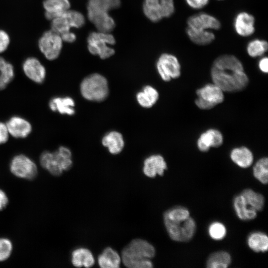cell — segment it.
<instances>
[{"label": "cell", "mask_w": 268, "mask_h": 268, "mask_svg": "<svg viewBox=\"0 0 268 268\" xmlns=\"http://www.w3.org/2000/svg\"><path fill=\"white\" fill-rule=\"evenodd\" d=\"M210 74L213 83L224 92L240 91L249 83V78L241 62L231 55H223L217 58L212 64Z\"/></svg>", "instance_id": "cell-1"}, {"label": "cell", "mask_w": 268, "mask_h": 268, "mask_svg": "<svg viewBox=\"0 0 268 268\" xmlns=\"http://www.w3.org/2000/svg\"><path fill=\"white\" fill-rule=\"evenodd\" d=\"M163 221L169 237L174 241L188 242L195 233L196 222L185 207L175 206L167 210L163 214Z\"/></svg>", "instance_id": "cell-2"}, {"label": "cell", "mask_w": 268, "mask_h": 268, "mask_svg": "<svg viewBox=\"0 0 268 268\" xmlns=\"http://www.w3.org/2000/svg\"><path fill=\"white\" fill-rule=\"evenodd\" d=\"M155 254L154 247L146 240L134 239L122 250L121 261L129 268H151L150 259Z\"/></svg>", "instance_id": "cell-3"}, {"label": "cell", "mask_w": 268, "mask_h": 268, "mask_svg": "<svg viewBox=\"0 0 268 268\" xmlns=\"http://www.w3.org/2000/svg\"><path fill=\"white\" fill-rule=\"evenodd\" d=\"M120 5V0H88L87 17L97 31L110 33L115 28V22L109 12Z\"/></svg>", "instance_id": "cell-4"}, {"label": "cell", "mask_w": 268, "mask_h": 268, "mask_svg": "<svg viewBox=\"0 0 268 268\" xmlns=\"http://www.w3.org/2000/svg\"><path fill=\"white\" fill-rule=\"evenodd\" d=\"M71 152L65 146H61L53 152H43L40 157L41 165L54 176L61 175L64 171L69 170L72 165Z\"/></svg>", "instance_id": "cell-5"}, {"label": "cell", "mask_w": 268, "mask_h": 268, "mask_svg": "<svg viewBox=\"0 0 268 268\" xmlns=\"http://www.w3.org/2000/svg\"><path fill=\"white\" fill-rule=\"evenodd\" d=\"M80 90L82 96L86 100L96 102L104 100L109 94L108 81L99 73L86 76L81 82Z\"/></svg>", "instance_id": "cell-6"}, {"label": "cell", "mask_w": 268, "mask_h": 268, "mask_svg": "<svg viewBox=\"0 0 268 268\" xmlns=\"http://www.w3.org/2000/svg\"><path fill=\"white\" fill-rule=\"evenodd\" d=\"M115 42L114 37L109 32L94 31L87 37V48L91 54L98 55L101 59H106L114 54V49L109 45H114Z\"/></svg>", "instance_id": "cell-7"}, {"label": "cell", "mask_w": 268, "mask_h": 268, "mask_svg": "<svg viewBox=\"0 0 268 268\" xmlns=\"http://www.w3.org/2000/svg\"><path fill=\"white\" fill-rule=\"evenodd\" d=\"M223 93L217 85L208 83L197 90L198 98L195 100V104L200 109H211L224 101Z\"/></svg>", "instance_id": "cell-8"}, {"label": "cell", "mask_w": 268, "mask_h": 268, "mask_svg": "<svg viewBox=\"0 0 268 268\" xmlns=\"http://www.w3.org/2000/svg\"><path fill=\"white\" fill-rule=\"evenodd\" d=\"M51 21V29L61 35L70 31L72 28L81 27L85 21L84 15L81 12L68 9Z\"/></svg>", "instance_id": "cell-9"}, {"label": "cell", "mask_w": 268, "mask_h": 268, "mask_svg": "<svg viewBox=\"0 0 268 268\" xmlns=\"http://www.w3.org/2000/svg\"><path fill=\"white\" fill-rule=\"evenodd\" d=\"M63 42L60 35L50 29L42 35L38 40V45L45 58L53 61L60 56Z\"/></svg>", "instance_id": "cell-10"}, {"label": "cell", "mask_w": 268, "mask_h": 268, "mask_svg": "<svg viewBox=\"0 0 268 268\" xmlns=\"http://www.w3.org/2000/svg\"><path fill=\"white\" fill-rule=\"evenodd\" d=\"M157 71L162 80L169 81L181 75V65L174 55L164 53L160 56L156 63Z\"/></svg>", "instance_id": "cell-11"}, {"label": "cell", "mask_w": 268, "mask_h": 268, "mask_svg": "<svg viewBox=\"0 0 268 268\" xmlns=\"http://www.w3.org/2000/svg\"><path fill=\"white\" fill-rule=\"evenodd\" d=\"M10 170L17 177L28 180L35 178L38 173L36 164L24 154L17 155L12 159Z\"/></svg>", "instance_id": "cell-12"}, {"label": "cell", "mask_w": 268, "mask_h": 268, "mask_svg": "<svg viewBox=\"0 0 268 268\" xmlns=\"http://www.w3.org/2000/svg\"><path fill=\"white\" fill-rule=\"evenodd\" d=\"M188 28L193 30H217L220 28V21L213 16L200 13L190 16L187 20Z\"/></svg>", "instance_id": "cell-13"}, {"label": "cell", "mask_w": 268, "mask_h": 268, "mask_svg": "<svg viewBox=\"0 0 268 268\" xmlns=\"http://www.w3.org/2000/svg\"><path fill=\"white\" fill-rule=\"evenodd\" d=\"M22 69L26 76L37 83H42L45 79L46 70L40 61L35 57L26 59L22 64Z\"/></svg>", "instance_id": "cell-14"}, {"label": "cell", "mask_w": 268, "mask_h": 268, "mask_svg": "<svg viewBox=\"0 0 268 268\" xmlns=\"http://www.w3.org/2000/svg\"><path fill=\"white\" fill-rule=\"evenodd\" d=\"M223 142L221 133L214 129L207 130L202 133L197 140V147L201 152L208 151L210 147H218Z\"/></svg>", "instance_id": "cell-15"}, {"label": "cell", "mask_w": 268, "mask_h": 268, "mask_svg": "<svg viewBox=\"0 0 268 268\" xmlns=\"http://www.w3.org/2000/svg\"><path fill=\"white\" fill-rule=\"evenodd\" d=\"M255 18L246 12H241L237 14L234 20V27L236 32L242 37L252 35L255 32Z\"/></svg>", "instance_id": "cell-16"}, {"label": "cell", "mask_w": 268, "mask_h": 268, "mask_svg": "<svg viewBox=\"0 0 268 268\" xmlns=\"http://www.w3.org/2000/svg\"><path fill=\"white\" fill-rule=\"evenodd\" d=\"M167 168V163L163 156L155 154L151 155L144 160L143 172L147 177L154 178L156 175L162 176Z\"/></svg>", "instance_id": "cell-17"}, {"label": "cell", "mask_w": 268, "mask_h": 268, "mask_svg": "<svg viewBox=\"0 0 268 268\" xmlns=\"http://www.w3.org/2000/svg\"><path fill=\"white\" fill-rule=\"evenodd\" d=\"M9 134L15 138L26 137L31 132L30 123L24 118L19 116H13L7 122Z\"/></svg>", "instance_id": "cell-18"}, {"label": "cell", "mask_w": 268, "mask_h": 268, "mask_svg": "<svg viewBox=\"0 0 268 268\" xmlns=\"http://www.w3.org/2000/svg\"><path fill=\"white\" fill-rule=\"evenodd\" d=\"M43 6L45 15L49 20H52L70 8L69 0H44Z\"/></svg>", "instance_id": "cell-19"}, {"label": "cell", "mask_w": 268, "mask_h": 268, "mask_svg": "<svg viewBox=\"0 0 268 268\" xmlns=\"http://www.w3.org/2000/svg\"><path fill=\"white\" fill-rule=\"evenodd\" d=\"M233 206L237 216L241 220H250L257 216V211L248 204L241 194L235 197Z\"/></svg>", "instance_id": "cell-20"}, {"label": "cell", "mask_w": 268, "mask_h": 268, "mask_svg": "<svg viewBox=\"0 0 268 268\" xmlns=\"http://www.w3.org/2000/svg\"><path fill=\"white\" fill-rule=\"evenodd\" d=\"M231 160L237 165L243 168L250 167L253 163L254 156L252 151L247 147L241 146L233 148L230 152Z\"/></svg>", "instance_id": "cell-21"}, {"label": "cell", "mask_w": 268, "mask_h": 268, "mask_svg": "<svg viewBox=\"0 0 268 268\" xmlns=\"http://www.w3.org/2000/svg\"><path fill=\"white\" fill-rule=\"evenodd\" d=\"M102 143L112 154L120 153L125 145L122 134L117 131H112L105 135L102 139Z\"/></svg>", "instance_id": "cell-22"}, {"label": "cell", "mask_w": 268, "mask_h": 268, "mask_svg": "<svg viewBox=\"0 0 268 268\" xmlns=\"http://www.w3.org/2000/svg\"><path fill=\"white\" fill-rule=\"evenodd\" d=\"M49 107L53 112H58L61 114L72 115L74 114V102L69 97H56L49 102Z\"/></svg>", "instance_id": "cell-23"}, {"label": "cell", "mask_w": 268, "mask_h": 268, "mask_svg": "<svg viewBox=\"0 0 268 268\" xmlns=\"http://www.w3.org/2000/svg\"><path fill=\"white\" fill-rule=\"evenodd\" d=\"M71 263L75 267L90 268L95 263V260L91 252L85 248L74 250L71 254Z\"/></svg>", "instance_id": "cell-24"}, {"label": "cell", "mask_w": 268, "mask_h": 268, "mask_svg": "<svg viewBox=\"0 0 268 268\" xmlns=\"http://www.w3.org/2000/svg\"><path fill=\"white\" fill-rule=\"evenodd\" d=\"M121 257L119 254L111 247L104 249L98 258L99 266L102 268H119Z\"/></svg>", "instance_id": "cell-25"}, {"label": "cell", "mask_w": 268, "mask_h": 268, "mask_svg": "<svg viewBox=\"0 0 268 268\" xmlns=\"http://www.w3.org/2000/svg\"><path fill=\"white\" fill-rule=\"evenodd\" d=\"M249 247L255 252H266L268 249V238L262 232L251 233L247 239Z\"/></svg>", "instance_id": "cell-26"}, {"label": "cell", "mask_w": 268, "mask_h": 268, "mask_svg": "<svg viewBox=\"0 0 268 268\" xmlns=\"http://www.w3.org/2000/svg\"><path fill=\"white\" fill-rule=\"evenodd\" d=\"M159 98L158 91L150 85L145 86L142 91L136 95L139 104L144 108H150L157 101Z\"/></svg>", "instance_id": "cell-27"}, {"label": "cell", "mask_w": 268, "mask_h": 268, "mask_svg": "<svg viewBox=\"0 0 268 268\" xmlns=\"http://www.w3.org/2000/svg\"><path fill=\"white\" fill-rule=\"evenodd\" d=\"M231 262V257L229 253L220 251L211 254L206 262L208 268H226Z\"/></svg>", "instance_id": "cell-28"}, {"label": "cell", "mask_w": 268, "mask_h": 268, "mask_svg": "<svg viewBox=\"0 0 268 268\" xmlns=\"http://www.w3.org/2000/svg\"><path fill=\"white\" fill-rule=\"evenodd\" d=\"M186 32L190 39L199 45H208L215 39L214 34L207 30H197L187 27Z\"/></svg>", "instance_id": "cell-29"}, {"label": "cell", "mask_w": 268, "mask_h": 268, "mask_svg": "<svg viewBox=\"0 0 268 268\" xmlns=\"http://www.w3.org/2000/svg\"><path fill=\"white\" fill-rule=\"evenodd\" d=\"M14 70L12 64L0 56V90L4 89L13 80Z\"/></svg>", "instance_id": "cell-30"}, {"label": "cell", "mask_w": 268, "mask_h": 268, "mask_svg": "<svg viewBox=\"0 0 268 268\" xmlns=\"http://www.w3.org/2000/svg\"><path fill=\"white\" fill-rule=\"evenodd\" d=\"M160 0H144L143 11L145 16L154 22H158L162 16L160 11Z\"/></svg>", "instance_id": "cell-31"}, {"label": "cell", "mask_w": 268, "mask_h": 268, "mask_svg": "<svg viewBox=\"0 0 268 268\" xmlns=\"http://www.w3.org/2000/svg\"><path fill=\"white\" fill-rule=\"evenodd\" d=\"M241 194L250 207L257 211L263 209L265 204V199L263 195L250 189L243 190Z\"/></svg>", "instance_id": "cell-32"}, {"label": "cell", "mask_w": 268, "mask_h": 268, "mask_svg": "<svg viewBox=\"0 0 268 268\" xmlns=\"http://www.w3.org/2000/svg\"><path fill=\"white\" fill-rule=\"evenodd\" d=\"M253 175L256 179L263 184L268 181V159L263 157L256 163L253 167Z\"/></svg>", "instance_id": "cell-33"}, {"label": "cell", "mask_w": 268, "mask_h": 268, "mask_svg": "<svg viewBox=\"0 0 268 268\" xmlns=\"http://www.w3.org/2000/svg\"><path fill=\"white\" fill-rule=\"evenodd\" d=\"M268 44L266 41L254 39L251 41L247 46L248 54L252 58L262 56L268 50Z\"/></svg>", "instance_id": "cell-34"}, {"label": "cell", "mask_w": 268, "mask_h": 268, "mask_svg": "<svg viewBox=\"0 0 268 268\" xmlns=\"http://www.w3.org/2000/svg\"><path fill=\"white\" fill-rule=\"evenodd\" d=\"M208 232L212 239L220 240L226 236V229L222 223L219 222H214L209 225Z\"/></svg>", "instance_id": "cell-35"}, {"label": "cell", "mask_w": 268, "mask_h": 268, "mask_svg": "<svg viewBox=\"0 0 268 268\" xmlns=\"http://www.w3.org/2000/svg\"><path fill=\"white\" fill-rule=\"evenodd\" d=\"M12 250L11 241L6 238H0V262L6 260Z\"/></svg>", "instance_id": "cell-36"}, {"label": "cell", "mask_w": 268, "mask_h": 268, "mask_svg": "<svg viewBox=\"0 0 268 268\" xmlns=\"http://www.w3.org/2000/svg\"><path fill=\"white\" fill-rule=\"evenodd\" d=\"M160 6L162 18L169 17L174 12L175 6L173 0H160Z\"/></svg>", "instance_id": "cell-37"}, {"label": "cell", "mask_w": 268, "mask_h": 268, "mask_svg": "<svg viewBox=\"0 0 268 268\" xmlns=\"http://www.w3.org/2000/svg\"><path fill=\"white\" fill-rule=\"evenodd\" d=\"M10 41V39L8 34L5 31L0 29V53L7 50Z\"/></svg>", "instance_id": "cell-38"}, {"label": "cell", "mask_w": 268, "mask_h": 268, "mask_svg": "<svg viewBox=\"0 0 268 268\" xmlns=\"http://www.w3.org/2000/svg\"><path fill=\"white\" fill-rule=\"evenodd\" d=\"M187 4L194 9H201L206 5L209 0H185Z\"/></svg>", "instance_id": "cell-39"}, {"label": "cell", "mask_w": 268, "mask_h": 268, "mask_svg": "<svg viewBox=\"0 0 268 268\" xmlns=\"http://www.w3.org/2000/svg\"><path fill=\"white\" fill-rule=\"evenodd\" d=\"M9 134L6 124L0 122V144L5 143L8 140Z\"/></svg>", "instance_id": "cell-40"}, {"label": "cell", "mask_w": 268, "mask_h": 268, "mask_svg": "<svg viewBox=\"0 0 268 268\" xmlns=\"http://www.w3.org/2000/svg\"><path fill=\"white\" fill-rule=\"evenodd\" d=\"M63 42L67 43H72L76 40L75 34L70 31L65 32L60 35Z\"/></svg>", "instance_id": "cell-41"}, {"label": "cell", "mask_w": 268, "mask_h": 268, "mask_svg": "<svg viewBox=\"0 0 268 268\" xmlns=\"http://www.w3.org/2000/svg\"><path fill=\"white\" fill-rule=\"evenodd\" d=\"M268 59L267 57H263L260 59L259 62L258 67L260 70L264 72L267 73L268 72Z\"/></svg>", "instance_id": "cell-42"}, {"label": "cell", "mask_w": 268, "mask_h": 268, "mask_svg": "<svg viewBox=\"0 0 268 268\" xmlns=\"http://www.w3.org/2000/svg\"><path fill=\"white\" fill-rule=\"evenodd\" d=\"M8 202V199L6 194L0 189V210L4 209Z\"/></svg>", "instance_id": "cell-43"}, {"label": "cell", "mask_w": 268, "mask_h": 268, "mask_svg": "<svg viewBox=\"0 0 268 268\" xmlns=\"http://www.w3.org/2000/svg\"></svg>", "instance_id": "cell-44"}]
</instances>
